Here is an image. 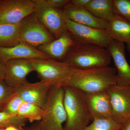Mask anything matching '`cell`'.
Here are the masks:
<instances>
[{
  "mask_svg": "<svg viewBox=\"0 0 130 130\" xmlns=\"http://www.w3.org/2000/svg\"><path fill=\"white\" fill-rule=\"evenodd\" d=\"M111 59L109 52L104 47L78 43L63 62L74 68L87 70L108 66Z\"/></svg>",
  "mask_w": 130,
  "mask_h": 130,
  "instance_id": "3",
  "label": "cell"
},
{
  "mask_svg": "<svg viewBox=\"0 0 130 130\" xmlns=\"http://www.w3.org/2000/svg\"><path fill=\"white\" fill-rule=\"evenodd\" d=\"M63 87L51 86L41 120L42 130H64L67 120Z\"/></svg>",
  "mask_w": 130,
  "mask_h": 130,
  "instance_id": "4",
  "label": "cell"
},
{
  "mask_svg": "<svg viewBox=\"0 0 130 130\" xmlns=\"http://www.w3.org/2000/svg\"><path fill=\"white\" fill-rule=\"evenodd\" d=\"M117 84V71L109 66L82 70L72 67L65 86L85 93L107 90Z\"/></svg>",
  "mask_w": 130,
  "mask_h": 130,
  "instance_id": "1",
  "label": "cell"
},
{
  "mask_svg": "<svg viewBox=\"0 0 130 130\" xmlns=\"http://www.w3.org/2000/svg\"><path fill=\"white\" fill-rule=\"evenodd\" d=\"M63 13L68 19L76 23L98 29H106L109 21L98 18L85 8L71 2L63 8Z\"/></svg>",
  "mask_w": 130,
  "mask_h": 130,
  "instance_id": "14",
  "label": "cell"
},
{
  "mask_svg": "<svg viewBox=\"0 0 130 130\" xmlns=\"http://www.w3.org/2000/svg\"><path fill=\"white\" fill-rule=\"evenodd\" d=\"M6 72L4 81L8 86L15 88L27 81L26 77L34 72L30 60L16 59L6 64Z\"/></svg>",
  "mask_w": 130,
  "mask_h": 130,
  "instance_id": "15",
  "label": "cell"
},
{
  "mask_svg": "<svg viewBox=\"0 0 130 130\" xmlns=\"http://www.w3.org/2000/svg\"><path fill=\"white\" fill-rule=\"evenodd\" d=\"M115 14L130 23V0H113Z\"/></svg>",
  "mask_w": 130,
  "mask_h": 130,
  "instance_id": "24",
  "label": "cell"
},
{
  "mask_svg": "<svg viewBox=\"0 0 130 130\" xmlns=\"http://www.w3.org/2000/svg\"><path fill=\"white\" fill-rule=\"evenodd\" d=\"M113 60L117 71V85L130 87V66L125 57L124 43L113 40L106 48Z\"/></svg>",
  "mask_w": 130,
  "mask_h": 130,
  "instance_id": "13",
  "label": "cell"
},
{
  "mask_svg": "<svg viewBox=\"0 0 130 130\" xmlns=\"http://www.w3.org/2000/svg\"><path fill=\"white\" fill-rule=\"evenodd\" d=\"M119 130H130V118L121 125Z\"/></svg>",
  "mask_w": 130,
  "mask_h": 130,
  "instance_id": "31",
  "label": "cell"
},
{
  "mask_svg": "<svg viewBox=\"0 0 130 130\" xmlns=\"http://www.w3.org/2000/svg\"><path fill=\"white\" fill-rule=\"evenodd\" d=\"M48 5L53 7L58 8H64L70 2L69 0H46Z\"/></svg>",
  "mask_w": 130,
  "mask_h": 130,
  "instance_id": "27",
  "label": "cell"
},
{
  "mask_svg": "<svg viewBox=\"0 0 130 130\" xmlns=\"http://www.w3.org/2000/svg\"><path fill=\"white\" fill-rule=\"evenodd\" d=\"M6 72V65L0 61V81L5 80Z\"/></svg>",
  "mask_w": 130,
  "mask_h": 130,
  "instance_id": "30",
  "label": "cell"
},
{
  "mask_svg": "<svg viewBox=\"0 0 130 130\" xmlns=\"http://www.w3.org/2000/svg\"><path fill=\"white\" fill-rule=\"evenodd\" d=\"M63 88L64 106L67 118L64 130H84L93 120L84 93L69 86Z\"/></svg>",
  "mask_w": 130,
  "mask_h": 130,
  "instance_id": "2",
  "label": "cell"
},
{
  "mask_svg": "<svg viewBox=\"0 0 130 130\" xmlns=\"http://www.w3.org/2000/svg\"><path fill=\"white\" fill-rule=\"evenodd\" d=\"M34 13L38 19L55 39L60 36L67 29L66 16L63 10L48 5L46 0H33Z\"/></svg>",
  "mask_w": 130,
  "mask_h": 130,
  "instance_id": "7",
  "label": "cell"
},
{
  "mask_svg": "<svg viewBox=\"0 0 130 130\" xmlns=\"http://www.w3.org/2000/svg\"><path fill=\"white\" fill-rule=\"evenodd\" d=\"M107 91L111 104L112 118L121 125L130 118V87L116 84Z\"/></svg>",
  "mask_w": 130,
  "mask_h": 130,
  "instance_id": "10",
  "label": "cell"
},
{
  "mask_svg": "<svg viewBox=\"0 0 130 130\" xmlns=\"http://www.w3.org/2000/svg\"><path fill=\"white\" fill-rule=\"evenodd\" d=\"M107 32L115 41L126 43V49L130 54V23L115 15L109 21Z\"/></svg>",
  "mask_w": 130,
  "mask_h": 130,
  "instance_id": "18",
  "label": "cell"
},
{
  "mask_svg": "<svg viewBox=\"0 0 130 130\" xmlns=\"http://www.w3.org/2000/svg\"><path fill=\"white\" fill-rule=\"evenodd\" d=\"M0 130H5L4 129H0Z\"/></svg>",
  "mask_w": 130,
  "mask_h": 130,
  "instance_id": "33",
  "label": "cell"
},
{
  "mask_svg": "<svg viewBox=\"0 0 130 130\" xmlns=\"http://www.w3.org/2000/svg\"><path fill=\"white\" fill-rule=\"evenodd\" d=\"M23 128H19L14 126H10L4 129L5 130H23Z\"/></svg>",
  "mask_w": 130,
  "mask_h": 130,
  "instance_id": "32",
  "label": "cell"
},
{
  "mask_svg": "<svg viewBox=\"0 0 130 130\" xmlns=\"http://www.w3.org/2000/svg\"><path fill=\"white\" fill-rule=\"evenodd\" d=\"M40 81L51 86L64 87L70 76L72 67L68 64L51 59L30 60Z\"/></svg>",
  "mask_w": 130,
  "mask_h": 130,
  "instance_id": "5",
  "label": "cell"
},
{
  "mask_svg": "<svg viewBox=\"0 0 130 130\" xmlns=\"http://www.w3.org/2000/svg\"><path fill=\"white\" fill-rule=\"evenodd\" d=\"M20 42L35 48L55 39L34 12L23 19L20 23Z\"/></svg>",
  "mask_w": 130,
  "mask_h": 130,
  "instance_id": "6",
  "label": "cell"
},
{
  "mask_svg": "<svg viewBox=\"0 0 130 130\" xmlns=\"http://www.w3.org/2000/svg\"><path fill=\"white\" fill-rule=\"evenodd\" d=\"M67 29L78 43H89L106 48L113 39L106 29H98L76 23L66 16Z\"/></svg>",
  "mask_w": 130,
  "mask_h": 130,
  "instance_id": "8",
  "label": "cell"
},
{
  "mask_svg": "<svg viewBox=\"0 0 130 130\" xmlns=\"http://www.w3.org/2000/svg\"><path fill=\"white\" fill-rule=\"evenodd\" d=\"M113 3V0H91L84 8L98 18L109 21L115 16Z\"/></svg>",
  "mask_w": 130,
  "mask_h": 130,
  "instance_id": "19",
  "label": "cell"
},
{
  "mask_svg": "<svg viewBox=\"0 0 130 130\" xmlns=\"http://www.w3.org/2000/svg\"><path fill=\"white\" fill-rule=\"evenodd\" d=\"M44 109L39 106L24 101L19 108L17 115L30 123L41 121Z\"/></svg>",
  "mask_w": 130,
  "mask_h": 130,
  "instance_id": "21",
  "label": "cell"
},
{
  "mask_svg": "<svg viewBox=\"0 0 130 130\" xmlns=\"http://www.w3.org/2000/svg\"><path fill=\"white\" fill-rule=\"evenodd\" d=\"M14 93V89L8 86L5 81H0V111H2Z\"/></svg>",
  "mask_w": 130,
  "mask_h": 130,
  "instance_id": "25",
  "label": "cell"
},
{
  "mask_svg": "<svg viewBox=\"0 0 130 130\" xmlns=\"http://www.w3.org/2000/svg\"><path fill=\"white\" fill-rule=\"evenodd\" d=\"M33 0L0 1V23L16 24L32 13Z\"/></svg>",
  "mask_w": 130,
  "mask_h": 130,
  "instance_id": "9",
  "label": "cell"
},
{
  "mask_svg": "<svg viewBox=\"0 0 130 130\" xmlns=\"http://www.w3.org/2000/svg\"><path fill=\"white\" fill-rule=\"evenodd\" d=\"M51 87L50 84L44 81L30 83L27 81L14 89L24 101L44 109Z\"/></svg>",
  "mask_w": 130,
  "mask_h": 130,
  "instance_id": "11",
  "label": "cell"
},
{
  "mask_svg": "<svg viewBox=\"0 0 130 130\" xmlns=\"http://www.w3.org/2000/svg\"><path fill=\"white\" fill-rule=\"evenodd\" d=\"M20 24L0 23V47H10L20 43Z\"/></svg>",
  "mask_w": 130,
  "mask_h": 130,
  "instance_id": "20",
  "label": "cell"
},
{
  "mask_svg": "<svg viewBox=\"0 0 130 130\" xmlns=\"http://www.w3.org/2000/svg\"><path fill=\"white\" fill-rule=\"evenodd\" d=\"M51 59L46 54L23 42L10 47H0V61L6 64L16 59Z\"/></svg>",
  "mask_w": 130,
  "mask_h": 130,
  "instance_id": "16",
  "label": "cell"
},
{
  "mask_svg": "<svg viewBox=\"0 0 130 130\" xmlns=\"http://www.w3.org/2000/svg\"><path fill=\"white\" fill-rule=\"evenodd\" d=\"M91 0H72L71 2L73 4L81 7H85L90 2Z\"/></svg>",
  "mask_w": 130,
  "mask_h": 130,
  "instance_id": "29",
  "label": "cell"
},
{
  "mask_svg": "<svg viewBox=\"0 0 130 130\" xmlns=\"http://www.w3.org/2000/svg\"><path fill=\"white\" fill-rule=\"evenodd\" d=\"M23 130H42L41 121H36L29 126L24 127Z\"/></svg>",
  "mask_w": 130,
  "mask_h": 130,
  "instance_id": "28",
  "label": "cell"
},
{
  "mask_svg": "<svg viewBox=\"0 0 130 130\" xmlns=\"http://www.w3.org/2000/svg\"><path fill=\"white\" fill-rule=\"evenodd\" d=\"M28 120L18 115L10 114L3 111H0V129H4L10 126L23 128Z\"/></svg>",
  "mask_w": 130,
  "mask_h": 130,
  "instance_id": "22",
  "label": "cell"
},
{
  "mask_svg": "<svg viewBox=\"0 0 130 130\" xmlns=\"http://www.w3.org/2000/svg\"><path fill=\"white\" fill-rule=\"evenodd\" d=\"M120 127L112 118H95L84 130H119Z\"/></svg>",
  "mask_w": 130,
  "mask_h": 130,
  "instance_id": "23",
  "label": "cell"
},
{
  "mask_svg": "<svg viewBox=\"0 0 130 130\" xmlns=\"http://www.w3.org/2000/svg\"><path fill=\"white\" fill-rule=\"evenodd\" d=\"M84 94L93 119L95 118H112L111 104L107 91Z\"/></svg>",
  "mask_w": 130,
  "mask_h": 130,
  "instance_id": "17",
  "label": "cell"
},
{
  "mask_svg": "<svg viewBox=\"0 0 130 130\" xmlns=\"http://www.w3.org/2000/svg\"><path fill=\"white\" fill-rule=\"evenodd\" d=\"M78 43L73 35L67 29L59 37L37 48L51 59L63 61Z\"/></svg>",
  "mask_w": 130,
  "mask_h": 130,
  "instance_id": "12",
  "label": "cell"
},
{
  "mask_svg": "<svg viewBox=\"0 0 130 130\" xmlns=\"http://www.w3.org/2000/svg\"><path fill=\"white\" fill-rule=\"evenodd\" d=\"M19 95L14 93L3 109V111L13 115H17L19 108L23 102Z\"/></svg>",
  "mask_w": 130,
  "mask_h": 130,
  "instance_id": "26",
  "label": "cell"
}]
</instances>
